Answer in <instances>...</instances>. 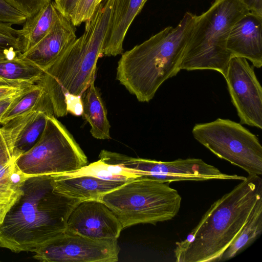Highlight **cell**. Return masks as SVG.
<instances>
[{"mask_svg":"<svg viewBox=\"0 0 262 262\" xmlns=\"http://www.w3.org/2000/svg\"><path fill=\"white\" fill-rule=\"evenodd\" d=\"M81 201L55 191L51 174L30 176L0 224V247L35 253L65 231L70 213Z\"/></svg>","mask_w":262,"mask_h":262,"instance_id":"1","label":"cell"},{"mask_svg":"<svg viewBox=\"0 0 262 262\" xmlns=\"http://www.w3.org/2000/svg\"><path fill=\"white\" fill-rule=\"evenodd\" d=\"M260 197L261 177L248 175L211 205L185 239L176 243V261H220Z\"/></svg>","mask_w":262,"mask_h":262,"instance_id":"2","label":"cell"},{"mask_svg":"<svg viewBox=\"0 0 262 262\" xmlns=\"http://www.w3.org/2000/svg\"><path fill=\"white\" fill-rule=\"evenodd\" d=\"M114 2L104 0L97 5L91 17L85 21L83 34L43 72L37 83L49 97L54 116H66L68 114L66 98L70 96L82 97L95 81L97 63L103 55Z\"/></svg>","mask_w":262,"mask_h":262,"instance_id":"3","label":"cell"},{"mask_svg":"<svg viewBox=\"0 0 262 262\" xmlns=\"http://www.w3.org/2000/svg\"><path fill=\"white\" fill-rule=\"evenodd\" d=\"M195 16L186 12L176 27H167L122 54L116 79L139 102L150 101L160 86L181 70Z\"/></svg>","mask_w":262,"mask_h":262,"instance_id":"4","label":"cell"},{"mask_svg":"<svg viewBox=\"0 0 262 262\" xmlns=\"http://www.w3.org/2000/svg\"><path fill=\"white\" fill-rule=\"evenodd\" d=\"M249 12L240 0H214L207 11L195 16L181 70H212L224 76L232 56L226 47L230 31Z\"/></svg>","mask_w":262,"mask_h":262,"instance_id":"5","label":"cell"},{"mask_svg":"<svg viewBox=\"0 0 262 262\" xmlns=\"http://www.w3.org/2000/svg\"><path fill=\"white\" fill-rule=\"evenodd\" d=\"M169 183L139 177L103 195L104 203L123 229L139 224L156 225L178 213L182 198Z\"/></svg>","mask_w":262,"mask_h":262,"instance_id":"6","label":"cell"},{"mask_svg":"<svg viewBox=\"0 0 262 262\" xmlns=\"http://www.w3.org/2000/svg\"><path fill=\"white\" fill-rule=\"evenodd\" d=\"M88 159L72 135L54 115H49L39 139L16 160L28 176L62 174L80 169Z\"/></svg>","mask_w":262,"mask_h":262,"instance_id":"7","label":"cell"},{"mask_svg":"<svg viewBox=\"0 0 262 262\" xmlns=\"http://www.w3.org/2000/svg\"><path fill=\"white\" fill-rule=\"evenodd\" d=\"M194 138L220 159L238 166L248 175L262 174V146L257 137L241 123L229 119L195 124Z\"/></svg>","mask_w":262,"mask_h":262,"instance_id":"8","label":"cell"},{"mask_svg":"<svg viewBox=\"0 0 262 262\" xmlns=\"http://www.w3.org/2000/svg\"><path fill=\"white\" fill-rule=\"evenodd\" d=\"M102 162L117 165L138 172L145 177L171 183L176 181H204L211 180L242 181L246 177L223 173L217 167L198 158L178 159L171 161L133 158L115 152L102 150Z\"/></svg>","mask_w":262,"mask_h":262,"instance_id":"9","label":"cell"},{"mask_svg":"<svg viewBox=\"0 0 262 262\" xmlns=\"http://www.w3.org/2000/svg\"><path fill=\"white\" fill-rule=\"evenodd\" d=\"M117 239H94L64 231L34 253L43 262H116Z\"/></svg>","mask_w":262,"mask_h":262,"instance_id":"10","label":"cell"},{"mask_svg":"<svg viewBox=\"0 0 262 262\" xmlns=\"http://www.w3.org/2000/svg\"><path fill=\"white\" fill-rule=\"evenodd\" d=\"M240 123L262 128V89L246 58L231 57L224 76Z\"/></svg>","mask_w":262,"mask_h":262,"instance_id":"11","label":"cell"},{"mask_svg":"<svg viewBox=\"0 0 262 262\" xmlns=\"http://www.w3.org/2000/svg\"><path fill=\"white\" fill-rule=\"evenodd\" d=\"M123 228L101 201H81L70 213L65 231L94 239H118Z\"/></svg>","mask_w":262,"mask_h":262,"instance_id":"12","label":"cell"},{"mask_svg":"<svg viewBox=\"0 0 262 262\" xmlns=\"http://www.w3.org/2000/svg\"><path fill=\"white\" fill-rule=\"evenodd\" d=\"M49 115H54V112L46 95L34 109L0 125L14 156L19 157L36 144L44 130Z\"/></svg>","mask_w":262,"mask_h":262,"instance_id":"13","label":"cell"},{"mask_svg":"<svg viewBox=\"0 0 262 262\" xmlns=\"http://www.w3.org/2000/svg\"><path fill=\"white\" fill-rule=\"evenodd\" d=\"M76 38L75 26L69 17L60 13L48 34L20 56L44 72Z\"/></svg>","mask_w":262,"mask_h":262,"instance_id":"14","label":"cell"},{"mask_svg":"<svg viewBox=\"0 0 262 262\" xmlns=\"http://www.w3.org/2000/svg\"><path fill=\"white\" fill-rule=\"evenodd\" d=\"M262 16L251 12L241 17L232 27L227 49L233 56L250 60L252 65L262 66Z\"/></svg>","mask_w":262,"mask_h":262,"instance_id":"15","label":"cell"},{"mask_svg":"<svg viewBox=\"0 0 262 262\" xmlns=\"http://www.w3.org/2000/svg\"><path fill=\"white\" fill-rule=\"evenodd\" d=\"M54 188L67 196L82 201L100 200L102 196L127 182L112 181L87 176L51 174Z\"/></svg>","mask_w":262,"mask_h":262,"instance_id":"16","label":"cell"},{"mask_svg":"<svg viewBox=\"0 0 262 262\" xmlns=\"http://www.w3.org/2000/svg\"><path fill=\"white\" fill-rule=\"evenodd\" d=\"M147 0H115L112 21L103 46L102 54H122L123 43L132 23Z\"/></svg>","mask_w":262,"mask_h":262,"instance_id":"17","label":"cell"},{"mask_svg":"<svg viewBox=\"0 0 262 262\" xmlns=\"http://www.w3.org/2000/svg\"><path fill=\"white\" fill-rule=\"evenodd\" d=\"M17 157L0 156V224L22 193V187L30 176L16 165Z\"/></svg>","mask_w":262,"mask_h":262,"instance_id":"18","label":"cell"},{"mask_svg":"<svg viewBox=\"0 0 262 262\" xmlns=\"http://www.w3.org/2000/svg\"><path fill=\"white\" fill-rule=\"evenodd\" d=\"M52 1L32 17L27 18L18 37L21 53L33 47L51 31L60 14Z\"/></svg>","mask_w":262,"mask_h":262,"instance_id":"19","label":"cell"},{"mask_svg":"<svg viewBox=\"0 0 262 262\" xmlns=\"http://www.w3.org/2000/svg\"><path fill=\"white\" fill-rule=\"evenodd\" d=\"M82 116L91 126L90 133L98 139H109L110 124L107 111L98 88L92 82L82 96Z\"/></svg>","mask_w":262,"mask_h":262,"instance_id":"20","label":"cell"},{"mask_svg":"<svg viewBox=\"0 0 262 262\" xmlns=\"http://www.w3.org/2000/svg\"><path fill=\"white\" fill-rule=\"evenodd\" d=\"M262 232V197L252 208L249 217L241 231L221 256L220 261L230 259L246 250Z\"/></svg>","mask_w":262,"mask_h":262,"instance_id":"21","label":"cell"},{"mask_svg":"<svg viewBox=\"0 0 262 262\" xmlns=\"http://www.w3.org/2000/svg\"><path fill=\"white\" fill-rule=\"evenodd\" d=\"M43 71L21 57L0 62V81L8 83L32 85L37 84Z\"/></svg>","mask_w":262,"mask_h":262,"instance_id":"22","label":"cell"},{"mask_svg":"<svg viewBox=\"0 0 262 262\" xmlns=\"http://www.w3.org/2000/svg\"><path fill=\"white\" fill-rule=\"evenodd\" d=\"M46 94L43 88L38 83L27 88L13 98L0 118V125L36 108L40 104Z\"/></svg>","mask_w":262,"mask_h":262,"instance_id":"23","label":"cell"},{"mask_svg":"<svg viewBox=\"0 0 262 262\" xmlns=\"http://www.w3.org/2000/svg\"><path fill=\"white\" fill-rule=\"evenodd\" d=\"M63 175L69 176L87 175L112 181L128 182L141 177L135 170L120 165L106 164L100 160L87 164L80 169Z\"/></svg>","mask_w":262,"mask_h":262,"instance_id":"24","label":"cell"},{"mask_svg":"<svg viewBox=\"0 0 262 262\" xmlns=\"http://www.w3.org/2000/svg\"><path fill=\"white\" fill-rule=\"evenodd\" d=\"M12 25L0 21V62L13 59L21 54L18 30Z\"/></svg>","mask_w":262,"mask_h":262,"instance_id":"25","label":"cell"},{"mask_svg":"<svg viewBox=\"0 0 262 262\" xmlns=\"http://www.w3.org/2000/svg\"><path fill=\"white\" fill-rule=\"evenodd\" d=\"M96 0H79L70 15L74 26H78L90 18L97 6Z\"/></svg>","mask_w":262,"mask_h":262,"instance_id":"26","label":"cell"},{"mask_svg":"<svg viewBox=\"0 0 262 262\" xmlns=\"http://www.w3.org/2000/svg\"><path fill=\"white\" fill-rule=\"evenodd\" d=\"M27 18L30 17L38 12L51 0H4Z\"/></svg>","mask_w":262,"mask_h":262,"instance_id":"27","label":"cell"},{"mask_svg":"<svg viewBox=\"0 0 262 262\" xmlns=\"http://www.w3.org/2000/svg\"><path fill=\"white\" fill-rule=\"evenodd\" d=\"M27 17L10 6L4 0H0V21L12 25L24 24Z\"/></svg>","mask_w":262,"mask_h":262,"instance_id":"28","label":"cell"},{"mask_svg":"<svg viewBox=\"0 0 262 262\" xmlns=\"http://www.w3.org/2000/svg\"><path fill=\"white\" fill-rule=\"evenodd\" d=\"M30 86L31 85L14 84L0 81V101L15 97Z\"/></svg>","mask_w":262,"mask_h":262,"instance_id":"29","label":"cell"},{"mask_svg":"<svg viewBox=\"0 0 262 262\" xmlns=\"http://www.w3.org/2000/svg\"><path fill=\"white\" fill-rule=\"evenodd\" d=\"M67 111L75 116L82 115L83 106L82 98L80 97L70 96L66 100Z\"/></svg>","mask_w":262,"mask_h":262,"instance_id":"30","label":"cell"},{"mask_svg":"<svg viewBox=\"0 0 262 262\" xmlns=\"http://www.w3.org/2000/svg\"><path fill=\"white\" fill-rule=\"evenodd\" d=\"M250 12L262 16V0H240Z\"/></svg>","mask_w":262,"mask_h":262,"instance_id":"31","label":"cell"},{"mask_svg":"<svg viewBox=\"0 0 262 262\" xmlns=\"http://www.w3.org/2000/svg\"><path fill=\"white\" fill-rule=\"evenodd\" d=\"M103 1H104V0H96V4L98 5V4L100 3Z\"/></svg>","mask_w":262,"mask_h":262,"instance_id":"32","label":"cell"},{"mask_svg":"<svg viewBox=\"0 0 262 262\" xmlns=\"http://www.w3.org/2000/svg\"><path fill=\"white\" fill-rule=\"evenodd\" d=\"M54 1H56V0H54Z\"/></svg>","mask_w":262,"mask_h":262,"instance_id":"33","label":"cell"}]
</instances>
